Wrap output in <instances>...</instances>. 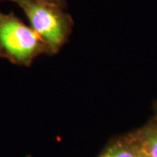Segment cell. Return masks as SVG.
<instances>
[{
    "mask_svg": "<svg viewBox=\"0 0 157 157\" xmlns=\"http://www.w3.org/2000/svg\"><path fill=\"white\" fill-rule=\"evenodd\" d=\"M41 54H51L43 39L13 13L0 10V57L28 67Z\"/></svg>",
    "mask_w": 157,
    "mask_h": 157,
    "instance_id": "cell-1",
    "label": "cell"
},
{
    "mask_svg": "<svg viewBox=\"0 0 157 157\" xmlns=\"http://www.w3.org/2000/svg\"><path fill=\"white\" fill-rule=\"evenodd\" d=\"M21 8L31 27L47 45L51 54L58 52L72 33L73 21L64 8L41 0H9Z\"/></svg>",
    "mask_w": 157,
    "mask_h": 157,
    "instance_id": "cell-2",
    "label": "cell"
},
{
    "mask_svg": "<svg viewBox=\"0 0 157 157\" xmlns=\"http://www.w3.org/2000/svg\"><path fill=\"white\" fill-rule=\"evenodd\" d=\"M129 135L140 151L150 157H157V122L155 120Z\"/></svg>",
    "mask_w": 157,
    "mask_h": 157,
    "instance_id": "cell-3",
    "label": "cell"
},
{
    "mask_svg": "<svg viewBox=\"0 0 157 157\" xmlns=\"http://www.w3.org/2000/svg\"><path fill=\"white\" fill-rule=\"evenodd\" d=\"M140 150L130 135L113 142L99 157H139Z\"/></svg>",
    "mask_w": 157,
    "mask_h": 157,
    "instance_id": "cell-4",
    "label": "cell"
},
{
    "mask_svg": "<svg viewBox=\"0 0 157 157\" xmlns=\"http://www.w3.org/2000/svg\"><path fill=\"white\" fill-rule=\"evenodd\" d=\"M41 1L51 3V4H53L56 6H59L63 8H65L67 6V0H41Z\"/></svg>",
    "mask_w": 157,
    "mask_h": 157,
    "instance_id": "cell-5",
    "label": "cell"
},
{
    "mask_svg": "<svg viewBox=\"0 0 157 157\" xmlns=\"http://www.w3.org/2000/svg\"><path fill=\"white\" fill-rule=\"evenodd\" d=\"M155 115L154 120L157 122V101L155 102Z\"/></svg>",
    "mask_w": 157,
    "mask_h": 157,
    "instance_id": "cell-6",
    "label": "cell"
},
{
    "mask_svg": "<svg viewBox=\"0 0 157 157\" xmlns=\"http://www.w3.org/2000/svg\"><path fill=\"white\" fill-rule=\"evenodd\" d=\"M139 157H150L149 155H147V154H145V153H143V152L140 151V155H139Z\"/></svg>",
    "mask_w": 157,
    "mask_h": 157,
    "instance_id": "cell-7",
    "label": "cell"
}]
</instances>
